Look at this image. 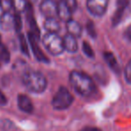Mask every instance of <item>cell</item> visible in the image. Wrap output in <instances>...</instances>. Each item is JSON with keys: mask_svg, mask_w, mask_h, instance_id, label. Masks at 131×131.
Instances as JSON below:
<instances>
[{"mask_svg": "<svg viewBox=\"0 0 131 131\" xmlns=\"http://www.w3.org/2000/svg\"><path fill=\"white\" fill-rule=\"evenodd\" d=\"M69 82L75 91L84 97H89L95 92V84L93 78L85 73L72 71L69 75Z\"/></svg>", "mask_w": 131, "mask_h": 131, "instance_id": "1", "label": "cell"}, {"mask_svg": "<svg viewBox=\"0 0 131 131\" xmlns=\"http://www.w3.org/2000/svg\"><path fill=\"white\" fill-rule=\"evenodd\" d=\"M23 84L31 93H40L46 90L48 82L46 77L41 73L37 71H28L22 77Z\"/></svg>", "mask_w": 131, "mask_h": 131, "instance_id": "2", "label": "cell"}, {"mask_svg": "<svg viewBox=\"0 0 131 131\" xmlns=\"http://www.w3.org/2000/svg\"><path fill=\"white\" fill-rule=\"evenodd\" d=\"M42 43L46 49L54 56H58L65 50L63 38L58 36V33H46L42 38Z\"/></svg>", "mask_w": 131, "mask_h": 131, "instance_id": "3", "label": "cell"}, {"mask_svg": "<svg viewBox=\"0 0 131 131\" xmlns=\"http://www.w3.org/2000/svg\"><path fill=\"white\" fill-rule=\"evenodd\" d=\"M74 102V97L68 88L60 86L52 99V106L57 111H63L69 108Z\"/></svg>", "mask_w": 131, "mask_h": 131, "instance_id": "4", "label": "cell"}, {"mask_svg": "<svg viewBox=\"0 0 131 131\" xmlns=\"http://www.w3.org/2000/svg\"><path fill=\"white\" fill-rule=\"evenodd\" d=\"M109 0H87L86 7L90 14L96 17H101L106 13Z\"/></svg>", "mask_w": 131, "mask_h": 131, "instance_id": "5", "label": "cell"}, {"mask_svg": "<svg viewBox=\"0 0 131 131\" xmlns=\"http://www.w3.org/2000/svg\"><path fill=\"white\" fill-rule=\"evenodd\" d=\"M40 11L46 18L58 15V4L54 0H43L40 6Z\"/></svg>", "mask_w": 131, "mask_h": 131, "instance_id": "6", "label": "cell"}, {"mask_svg": "<svg viewBox=\"0 0 131 131\" xmlns=\"http://www.w3.org/2000/svg\"><path fill=\"white\" fill-rule=\"evenodd\" d=\"M28 41L30 42L31 49V50H32L33 54H34V57L36 58V59L40 62L49 63V59L46 57V55L42 52L41 49H40V47L38 44V40H37L34 36H32L31 34L28 33Z\"/></svg>", "mask_w": 131, "mask_h": 131, "instance_id": "7", "label": "cell"}, {"mask_svg": "<svg viewBox=\"0 0 131 131\" xmlns=\"http://www.w3.org/2000/svg\"><path fill=\"white\" fill-rule=\"evenodd\" d=\"M0 28L4 31H10L15 29V15L11 12H5L0 16Z\"/></svg>", "mask_w": 131, "mask_h": 131, "instance_id": "8", "label": "cell"}, {"mask_svg": "<svg viewBox=\"0 0 131 131\" xmlns=\"http://www.w3.org/2000/svg\"><path fill=\"white\" fill-rule=\"evenodd\" d=\"M17 104L18 108L25 113H31L33 111V104L31 99L25 94H19L17 97Z\"/></svg>", "mask_w": 131, "mask_h": 131, "instance_id": "9", "label": "cell"}, {"mask_svg": "<svg viewBox=\"0 0 131 131\" xmlns=\"http://www.w3.org/2000/svg\"><path fill=\"white\" fill-rule=\"evenodd\" d=\"M128 0H117V8L112 17V24L117 25L120 22L125 10L127 9Z\"/></svg>", "mask_w": 131, "mask_h": 131, "instance_id": "10", "label": "cell"}, {"mask_svg": "<svg viewBox=\"0 0 131 131\" xmlns=\"http://www.w3.org/2000/svg\"><path fill=\"white\" fill-rule=\"evenodd\" d=\"M72 12L68 7V6L64 2V0H60L58 3V17L63 22L68 23V21L71 20Z\"/></svg>", "mask_w": 131, "mask_h": 131, "instance_id": "11", "label": "cell"}, {"mask_svg": "<svg viewBox=\"0 0 131 131\" xmlns=\"http://www.w3.org/2000/svg\"><path fill=\"white\" fill-rule=\"evenodd\" d=\"M64 41V47H65V50L68 51L69 53H75L78 49V44L77 41V38L74 37L73 35L66 34L63 38Z\"/></svg>", "mask_w": 131, "mask_h": 131, "instance_id": "12", "label": "cell"}, {"mask_svg": "<svg viewBox=\"0 0 131 131\" xmlns=\"http://www.w3.org/2000/svg\"><path fill=\"white\" fill-rule=\"evenodd\" d=\"M67 24V30H68V32L69 34L73 35L74 37H80L81 34H82V26L79 23H77V21L71 19L70 21H68Z\"/></svg>", "mask_w": 131, "mask_h": 131, "instance_id": "13", "label": "cell"}, {"mask_svg": "<svg viewBox=\"0 0 131 131\" xmlns=\"http://www.w3.org/2000/svg\"><path fill=\"white\" fill-rule=\"evenodd\" d=\"M44 28L48 32L58 33L60 30V24L56 17H50L46 18V21L44 22Z\"/></svg>", "mask_w": 131, "mask_h": 131, "instance_id": "14", "label": "cell"}, {"mask_svg": "<svg viewBox=\"0 0 131 131\" xmlns=\"http://www.w3.org/2000/svg\"><path fill=\"white\" fill-rule=\"evenodd\" d=\"M103 58L111 69H112L115 73H118V72H119V70H120L119 66H118V61H117L116 58H115V56L112 54V53L108 52V51L107 52H104Z\"/></svg>", "mask_w": 131, "mask_h": 131, "instance_id": "15", "label": "cell"}, {"mask_svg": "<svg viewBox=\"0 0 131 131\" xmlns=\"http://www.w3.org/2000/svg\"><path fill=\"white\" fill-rule=\"evenodd\" d=\"M0 61L3 63H8L10 61V52L6 46L0 41Z\"/></svg>", "mask_w": 131, "mask_h": 131, "instance_id": "16", "label": "cell"}, {"mask_svg": "<svg viewBox=\"0 0 131 131\" xmlns=\"http://www.w3.org/2000/svg\"><path fill=\"white\" fill-rule=\"evenodd\" d=\"M14 69L16 73H18L20 75H22V77L29 71V69H27L26 68V62H24V60H19L14 66Z\"/></svg>", "mask_w": 131, "mask_h": 131, "instance_id": "17", "label": "cell"}, {"mask_svg": "<svg viewBox=\"0 0 131 131\" xmlns=\"http://www.w3.org/2000/svg\"><path fill=\"white\" fill-rule=\"evenodd\" d=\"M19 44H20V49L22 51L23 54H24L25 56L29 57L30 52H29V45L26 38L24 37V34H19Z\"/></svg>", "mask_w": 131, "mask_h": 131, "instance_id": "18", "label": "cell"}, {"mask_svg": "<svg viewBox=\"0 0 131 131\" xmlns=\"http://www.w3.org/2000/svg\"><path fill=\"white\" fill-rule=\"evenodd\" d=\"M27 1L26 0H14V8L15 10V13L24 12L26 10L27 7Z\"/></svg>", "mask_w": 131, "mask_h": 131, "instance_id": "19", "label": "cell"}, {"mask_svg": "<svg viewBox=\"0 0 131 131\" xmlns=\"http://www.w3.org/2000/svg\"><path fill=\"white\" fill-rule=\"evenodd\" d=\"M0 8L5 12H11L14 8V0H0Z\"/></svg>", "mask_w": 131, "mask_h": 131, "instance_id": "20", "label": "cell"}, {"mask_svg": "<svg viewBox=\"0 0 131 131\" xmlns=\"http://www.w3.org/2000/svg\"><path fill=\"white\" fill-rule=\"evenodd\" d=\"M82 47H83V51H84V53L88 57V58H93V57H94V52H93V49H92L91 45H90L87 41L83 42Z\"/></svg>", "mask_w": 131, "mask_h": 131, "instance_id": "21", "label": "cell"}, {"mask_svg": "<svg viewBox=\"0 0 131 131\" xmlns=\"http://www.w3.org/2000/svg\"><path fill=\"white\" fill-rule=\"evenodd\" d=\"M23 27V21L20 14L15 13V30L17 32H20Z\"/></svg>", "mask_w": 131, "mask_h": 131, "instance_id": "22", "label": "cell"}, {"mask_svg": "<svg viewBox=\"0 0 131 131\" xmlns=\"http://www.w3.org/2000/svg\"><path fill=\"white\" fill-rule=\"evenodd\" d=\"M86 31H87V33L92 38H96V30H95L94 24H93V22L89 21L86 24Z\"/></svg>", "mask_w": 131, "mask_h": 131, "instance_id": "23", "label": "cell"}, {"mask_svg": "<svg viewBox=\"0 0 131 131\" xmlns=\"http://www.w3.org/2000/svg\"><path fill=\"white\" fill-rule=\"evenodd\" d=\"M124 75H125V79L128 84H131V59L127 62V66L125 68V71H124Z\"/></svg>", "mask_w": 131, "mask_h": 131, "instance_id": "24", "label": "cell"}, {"mask_svg": "<svg viewBox=\"0 0 131 131\" xmlns=\"http://www.w3.org/2000/svg\"><path fill=\"white\" fill-rule=\"evenodd\" d=\"M64 2L68 6L72 13L77 11V0H64Z\"/></svg>", "mask_w": 131, "mask_h": 131, "instance_id": "25", "label": "cell"}, {"mask_svg": "<svg viewBox=\"0 0 131 131\" xmlns=\"http://www.w3.org/2000/svg\"><path fill=\"white\" fill-rule=\"evenodd\" d=\"M124 38H125L127 41L131 42V24L126 29V31H124Z\"/></svg>", "mask_w": 131, "mask_h": 131, "instance_id": "26", "label": "cell"}, {"mask_svg": "<svg viewBox=\"0 0 131 131\" xmlns=\"http://www.w3.org/2000/svg\"><path fill=\"white\" fill-rule=\"evenodd\" d=\"M6 103H7V99L0 89V106H5L6 105Z\"/></svg>", "mask_w": 131, "mask_h": 131, "instance_id": "27", "label": "cell"}, {"mask_svg": "<svg viewBox=\"0 0 131 131\" xmlns=\"http://www.w3.org/2000/svg\"><path fill=\"white\" fill-rule=\"evenodd\" d=\"M80 131H102V130H101L100 128H98V127L88 126V127H84V128H82Z\"/></svg>", "mask_w": 131, "mask_h": 131, "instance_id": "28", "label": "cell"}, {"mask_svg": "<svg viewBox=\"0 0 131 131\" xmlns=\"http://www.w3.org/2000/svg\"><path fill=\"white\" fill-rule=\"evenodd\" d=\"M127 9L128 11V13L131 15V0H128V3H127Z\"/></svg>", "mask_w": 131, "mask_h": 131, "instance_id": "29", "label": "cell"}]
</instances>
